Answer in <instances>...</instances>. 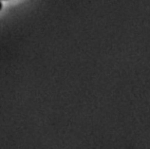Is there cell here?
<instances>
[{"label":"cell","mask_w":150,"mask_h":149,"mask_svg":"<svg viewBox=\"0 0 150 149\" xmlns=\"http://www.w3.org/2000/svg\"><path fill=\"white\" fill-rule=\"evenodd\" d=\"M2 3H1V0H0V11H1V9H2Z\"/></svg>","instance_id":"obj_1"}]
</instances>
